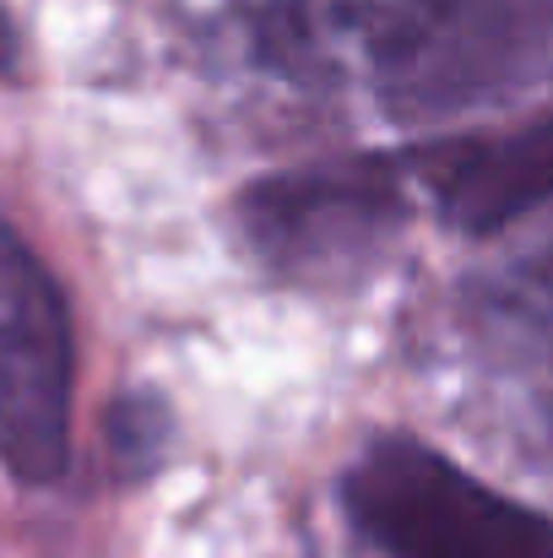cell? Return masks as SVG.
<instances>
[{"mask_svg":"<svg viewBox=\"0 0 553 558\" xmlns=\"http://www.w3.org/2000/svg\"><path fill=\"white\" fill-rule=\"evenodd\" d=\"M255 27L277 60L342 54L401 125L500 104L553 71V0H261Z\"/></svg>","mask_w":553,"mask_h":558,"instance_id":"1","label":"cell"},{"mask_svg":"<svg viewBox=\"0 0 553 558\" xmlns=\"http://www.w3.org/2000/svg\"><path fill=\"white\" fill-rule=\"evenodd\" d=\"M342 510L380 558H553V515L418 434L369 439L342 472Z\"/></svg>","mask_w":553,"mask_h":558,"instance_id":"2","label":"cell"},{"mask_svg":"<svg viewBox=\"0 0 553 558\" xmlns=\"http://www.w3.org/2000/svg\"><path fill=\"white\" fill-rule=\"evenodd\" d=\"M76 326L71 299L33 239L0 217V466L49 488L71 466Z\"/></svg>","mask_w":553,"mask_h":558,"instance_id":"3","label":"cell"},{"mask_svg":"<svg viewBox=\"0 0 553 558\" xmlns=\"http://www.w3.org/2000/svg\"><path fill=\"white\" fill-rule=\"evenodd\" d=\"M233 217L255 260L282 277H337L380 255L412 217L401 153L299 163L233 195Z\"/></svg>","mask_w":553,"mask_h":558,"instance_id":"4","label":"cell"},{"mask_svg":"<svg viewBox=\"0 0 553 558\" xmlns=\"http://www.w3.org/2000/svg\"><path fill=\"white\" fill-rule=\"evenodd\" d=\"M401 169L445 233L494 239L553 201V109L500 131L418 142L401 153Z\"/></svg>","mask_w":553,"mask_h":558,"instance_id":"5","label":"cell"},{"mask_svg":"<svg viewBox=\"0 0 553 558\" xmlns=\"http://www.w3.org/2000/svg\"><path fill=\"white\" fill-rule=\"evenodd\" d=\"M510 282H516L521 310H527L532 320H543V326L553 331V239H543V250L521 260V271H516Z\"/></svg>","mask_w":553,"mask_h":558,"instance_id":"6","label":"cell"},{"mask_svg":"<svg viewBox=\"0 0 553 558\" xmlns=\"http://www.w3.org/2000/svg\"><path fill=\"white\" fill-rule=\"evenodd\" d=\"M11 65H16V22L0 5V76H11Z\"/></svg>","mask_w":553,"mask_h":558,"instance_id":"7","label":"cell"}]
</instances>
